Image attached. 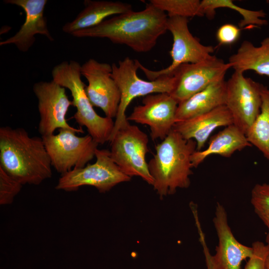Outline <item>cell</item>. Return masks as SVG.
Masks as SVG:
<instances>
[{
  "instance_id": "12",
  "label": "cell",
  "mask_w": 269,
  "mask_h": 269,
  "mask_svg": "<svg viewBox=\"0 0 269 269\" xmlns=\"http://www.w3.org/2000/svg\"><path fill=\"white\" fill-rule=\"evenodd\" d=\"M231 64L215 55L200 62L183 64L173 72L174 87L170 95L178 104L224 79Z\"/></svg>"
},
{
  "instance_id": "15",
  "label": "cell",
  "mask_w": 269,
  "mask_h": 269,
  "mask_svg": "<svg viewBox=\"0 0 269 269\" xmlns=\"http://www.w3.org/2000/svg\"><path fill=\"white\" fill-rule=\"evenodd\" d=\"M142 104L134 107L128 121L148 126L152 140L164 139L176 123L178 103L169 94L159 93L144 96Z\"/></svg>"
},
{
  "instance_id": "3",
  "label": "cell",
  "mask_w": 269,
  "mask_h": 269,
  "mask_svg": "<svg viewBox=\"0 0 269 269\" xmlns=\"http://www.w3.org/2000/svg\"><path fill=\"white\" fill-rule=\"evenodd\" d=\"M155 153L148 163L154 182L152 186L160 198L174 194L190 185L191 156L196 142L186 139L173 131L155 147Z\"/></svg>"
},
{
  "instance_id": "13",
  "label": "cell",
  "mask_w": 269,
  "mask_h": 269,
  "mask_svg": "<svg viewBox=\"0 0 269 269\" xmlns=\"http://www.w3.org/2000/svg\"><path fill=\"white\" fill-rule=\"evenodd\" d=\"M81 73L88 81L85 91L92 105L101 109L106 117L116 118L121 95L112 77V65L90 58L81 65Z\"/></svg>"
},
{
  "instance_id": "20",
  "label": "cell",
  "mask_w": 269,
  "mask_h": 269,
  "mask_svg": "<svg viewBox=\"0 0 269 269\" xmlns=\"http://www.w3.org/2000/svg\"><path fill=\"white\" fill-rule=\"evenodd\" d=\"M226 81H218L179 103L176 122L186 120L225 105Z\"/></svg>"
},
{
  "instance_id": "27",
  "label": "cell",
  "mask_w": 269,
  "mask_h": 269,
  "mask_svg": "<svg viewBox=\"0 0 269 269\" xmlns=\"http://www.w3.org/2000/svg\"><path fill=\"white\" fill-rule=\"evenodd\" d=\"M253 254L243 269H267L269 247L267 244L256 241L252 244Z\"/></svg>"
},
{
  "instance_id": "16",
  "label": "cell",
  "mask_w": 269,
  "mask_h": 269,
  "mask_svg": "<svg viewBox=\"0 0 269 269\" xmlns=\"http://www.w3.org/2000/svg\"><path fill=\"white\" fill-rule=\"evenodd\" d=\"M3 2L21 7L25 12V18L19 30L12 36L1 41L0 46L14 44L20 51L26 52L34 44L37 34L54 41L44 15L47 0H4Z\"/></svg>"
},
{
  "instance_id": "21",
  "label": "cell",
  "mask_w": 269,
  "mask_h": 269,
  "mask_svg": "<svg viewBox=\"0 0 269 269\" xmlns=\"http://www.w3.org/2000/svg\"><path fill=\"white\" fill-rule=\"evenodd\" d=\"M228 62L235 71L244 73L252 70L269 77V36L258 46L250 41H243L237 52L230 57Z\"/></svg>"
},
{
  "instance_id": "18",
  "label": "cell",
  "mask_w": 269,
  "mask_h": 269,
  "mask_svg": "<svg viewBox=\"0 0 269 269\" xmlns=\"http://www.w3.org/2000/svg\"><path fill=\"white\" fill-rule=\"evenodd\" d=\"M84 4V8L75 18L63 26V32L71 35L76 31L94 27L111 15L132 10L130 4L119 1L85 0Z\"/></svg>"
},
{
  "instance_id": "7",
  "label": "cell",
  "mask_w": 269,
  "mask_h": 269,
  "mask_svg": "<svg viewBox=\"0 0 269 269\" xmlns=\"http://www.w3.org/2000/svg\"><path fill=\"white\" fill-rule=\"evenodd\" d=\"M110 142L111 157L124 174L131 178L139 176L153 185L145 159L149 151L146 134L129 123L118 131Z\"/></svg>"
},
{
  "instance_id": "30",
  "label": "cell",
  "mask_w": 269,
  "mask_h": 269,
  "mask_svg": "<svg viewBox=\"0 0 269 269\" xmlns=\"http://www.w3.org/2000/svg\"><path fill=\"white\" fill-rule=\"evenodd\" d=\"M266 242L267 245H268L269 247V255H268V260H267V269H269V233H268L266 235Z\"/></svg>"
},
{
  "instance_id": "11",
  "label": "cell",
  "mask_w": 269,
  "mask_h": 269,
  "mask_svg": "<svg viewBox=\"0 0 269 269\" xmlns=\"http://www.w3.org/2000/svg\"><path fill=\"white\" fill-rule=\"evenodd\" d=\"M32 90L38 102L40 116L38 131L41 136L53 134L57 129H68L77 133H84L81 128H74L67 122V112L73 104L65 88L52 80L35 83Z\"/></svg>"
},
{
  "instance_id": "28",
  "label": "cell",
  "mask_w": 269,
  "mask_h": 269,
  "mask_svg": "<svg viewBox=\"0 0 269 269\" xmlns=\"http://www.w3.org/2000/svg\"><path fill=\"white\" fill-rule=\"evenodd\" d=\"M241 28L231 24L226 23L221 25L216 32V38L222 45H230L235 43L239 38Z\"/></svg>"
},
{
  "instance_id": "9",
  "label": "cell",
  "mask_w": 269,
  "mask_h": 269,
  "mask_svg": "<svg viewBox=\"0 0 269 269\" xmlns=\"http://www.w3.org/2000/svg\"><path fill=\"white\" fill-rule=\"evenodd\" d=\"M187 18L175 16L168 17L167 30L172 34L173 44L170 55L172 62L164 69L149 70L139 62V69L150 80L161 77L172 76L174 71L179 66L186 63H195L210 58L214 52L211 45L202 44L190 32Z\"/></svg>"
},
{
  "instance_id": "19",
  "label": "cell",
  "mask_w": 269,
  "mask_h": 269,
  "mask_svg": "<svg viewBox=\"0 0 269 269\" xmlns=\"http://www.w3.org/2000/svg\"><path fill=\"white\" fill-rule=\"evenodd\" d=\"M252 146L245 134L232 124L213 135L205 149L196 150L192 154L191 158L192 165L193 167H197L212 155L230 157L236 151Z\"/></svg>"
},
{
  "instance_id": "2",
  "label": "cell",
  "mask_w": 269,
  "mask_h": 269,
  "mask_svg": "<svg viewBox=\"0 0 269 269\" xmlns=\"http://www.w3.org/2000/svg\"><path fill=\"white\" fill-rule=\"evenodd\" d=\"M0 167L23 185H38L52 175V164L42 137L23 128H0Z\"/></svg>"
},
{
  "instance_id": "10",
  "label": "cell",
  "mask_w": 269,
  "mask_h": 269,
  "mask_svg": "<svg viewBox=\"0 0 269 269\" xmlns=\"http://www.w3.org/2000/svg\"><path fill=\"white\" fill-rule=\"evenodd\" d=\"M264 85L234 71L226 81L225 106L233 124L245 134L259 115Z\"/></svg>"
},
{
  "instance_id": "22",
  "label": "cell",
  "mask_w": 269,
  "mask_h": 269,
  "mask_svg": "<svg viewBox=\"0 0 269 269\" xmlns=\"http://www.w3.org/2000/svg\"><path fill=\"white\" fill-rule=\"evenodd\" d=\"M261 111L246 135L269 162V87L264 86L262 91Z\"/></svg>"
},
{
  "instance_id": "6",
  "label": "cell",
  "mask_w": 269,
  "mask_h": 269,
  "mask_svg": "<svg viewBox=\"0 0 269 269\" xmlns=\"http://www.w3.org/2000/svg\"><path fill=\"white\" fill-rule=\"evenodd\" d=\"M95 157L94 163L61 175L55 189L71 192L86 185L95 187L100 193H105L120 183L131 180V177L124 174L113 161L110 150L97 148Z\"/></svg>"
},
{
  "instance_id": "17",
  "label": "cell",
  "mask_w": 269,
  "mask_h": 269,
  "mask_svg": "<svg viewBox=\"0 0 269 269\" xmlns=\"http://www.w3.org/2000/svg\"><path fill=\"white\" fill-rule=\"evenodd\" d=\"M232 124L231 113L225 105H222L203 114L176 122L172 130L186 139L194 140L196 142V150L200 151L215 129Z\"/></svg>"
},
{
  "instance_id": "25",
  "label": "cell",
  "mask_w": 269,
  "mask_h": 269,
  "mask_svg": "<svg viewBox=\"0 0 269 269\" xmlns=\"http://www.w3.org/2000/svg\"><path fill=\"white\" fill-rule=\"evenodd\" d=\"M23 185L0 167V204H11Z\"/></svg>"
},
{
  "instance_id": "23",
  "label": "cell",
  "mask_w": 269,
  "mask_h": 269,
  "mask_svg": "<svg viewBox=\"0 0 269 269\" xmlns=\"http://www.w3.org/2000/svg\"><path fill=\"white\" fill-rule=\"evenodd\" d=\"M228 8L238 12L242 19L239 23L240 28L247 26H262L268 23L265 19L267 13L263 9L253 10L240 7L235 4L231 0H203L200 2V11L202 16L205 15L208 18L212 19L218 8Z\"/></svg>"
},
{
  "instance_id": "5",
  "label": "cell",
  "mask_w": 269,
  "mask_h": 269,
  "mask_svg": "<svg viewBox=\"0 0 269 269\" xmlns=\"http://www.w3.org/2000/svg\"><path fill=\"white\" fill-rule=\"evenodd\" d=\"M139 62L137 60L126 57L120 60L118 64L114 63L112 65V77L119 88L121 97L109 142L120 129L129 123L126 112L133 99L154 93L170 94L174 89L173 76L161 77L149 81L140 79L137 75Z\"/></svg>"
},
{
  "instance_id": "4",
  "label": "cell",
  "mask_w": 269,
  "mask_h": 269,
  "mask_svg": "<svg viewBox=\"0 0 269 269\" xmlns=\"http://www.w3.org/2000/svg\"><path fill=\"white\" fill-rule=\"evenodd\" d=\"M81 68L77 61H63L52 69V80L70 91L73 106L76 109L73 116L76 122L80 127H86L88 134L98 144H104L110 140L114 122L112 119L99 115L94 109L81 79Z\"/></svg>"
},
{
  "instance_id": "29",
  "label": "cell",
  "mask_w": 269,
  "mask_h": 269,
  "mask_svg": "<svg viewBox=\"0 0 269 269\" xmlns=\"http://www.w3.org/2000/svg\"><path fill=\"white\" fill-rule=\"evenodd\" d=\"M257 215L267 228L269 234V213L258 214Z\"/></svg>"
},
{
  "instance_id": "14",
  "label": "cell",
  "mask_w": 269,
  "mask_h": 269,
  "mask_svg": "<svg viewBox=\"0 0 269 269\" xmlns=\"http://www.w3.org/2000/svg\"><path fill=\"white\" fill-rule=\"evenodd\" d=\"M213 222L218 243L213 256L205 251L206 264L212 269H241L242 262L253 255V247L236 239L229 225L227 211L219 202L216 206Z\"/></svg>"
},
{
  "instance_id": "24",
  "label": "cell",
  "mask_w": 269,
  "mask_h": 269,
  "mask_svg": "<svg viewBox=\"0 0 269 269\" xmlns=\"http://www.w3.org/2000/svg\"><path fill=\"white\" fill-rule=\"evenodd\" d=\"M199 0H150L149 3L165 12L168 17L202 16Z\"/></svg>"
},
{
  "instance_id": "26",
  "label": "cell",
  "mask_w": 269,
  "mask_h": 269,
  "mask_svg": "<svg viewBox=\"0 0 269 269\" xmlns=\"http://www.w3.org/2000/svg\"><path fill=\"white\" fill-rule=\"evenodd\" d=\"M251 203L257 215L269 213V183H258L253 187Z\"/></svg>"
},
{
  "instance_id": "31",
  "label": "cell",
  "mask_w": 269,
  "mask_h": 269,
  "mask_svg": "<svg viewBox=\"0 0 269 269\" xmlns=\"http://www.w3.org/2000/svg\"><path fill=\"white\" fill-rule=\"evenodd\" d=\"M207 268H208V269H212V268H211V267L209 264H207Z\"/></svg>"
},
{
  "instance_id": "1",
  "label": "cell",
  "mask_w": 269,
  "mask_h": 269,
  "mask_svg": "<svg viewBox=\"0 0 269 269\" xmlns=\"http://www.w3.org/2000/svg\"><path fill=\"white\" fill-rule=\"evenodd\" d=\"M167 15L150 3L140 11L133 10L103 21L99 25L76 31V37L106 38L124 44L137 52H147L167 31Z\"/></svg>"
},
{
  "instance_id": "8",
  "label": "cell",
  "mask_w": 269,
  "mask_h": 269,
  "mask_svg": "<svg viewBox=\"0 0 269 269\" xmlns=\"http://www.w3.org/2000/svg\"><path fill=\"white\" fill-rule=\"evenodd\" d=\"M68 129H60L56 134L41 136L52 166L63 175L82 168L95 157L98 143L89 134L79 136Z\"/></svg>"
}]
</instances>
